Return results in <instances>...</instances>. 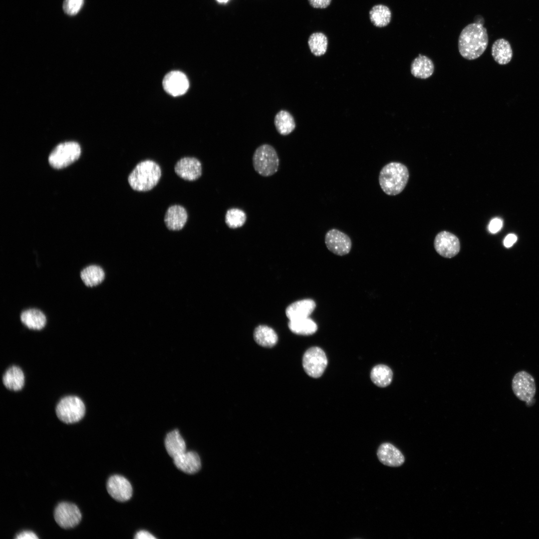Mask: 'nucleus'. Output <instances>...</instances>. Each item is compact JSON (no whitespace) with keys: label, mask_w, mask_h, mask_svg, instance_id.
<instances>
[{"label":"nucleus","mask_w":539,"mask_h":539,"mask_svg":"<svg viewBox=\"0 0 539 539\" xmlns=\"http://www.w3.org/2000/svg\"><path fill=\"white\" fill-rule=\"evenodd\" d=\"M488 35L483 23L474 22L466 26L458 39V49L461 56L468 60L479 57L485 51Z\"/></svg>","instance_id":"nucleus-1"},{"label":"nucleus","mask_w":539,"mask_h":539,"mask_svg":"<svg viewBox=\"0 0 539 539\" xmlns=\"http://www.w3.org/2000/svg\"><path fill=\"white\" fill-rule=\"evenodd\" d=\"M162 175L159 164L146 160L139 162L128 177V182L135 191L146 192L152 190L160 181Z\"/></svg>","instance_id":"nucleus-2"},{"label":"nucleus","mask_w":539,"mask_h":539,"mask_svg":"<svg viewBox=\"0 0 539 539\" xmlns=\"http://www.w3.org/2000/svg\"><path fill=\"white\" fill-rule=\"evenodd\" d=\"M409 177L408 170L405 165L393 162L387 164L381 169L379 175V183L386 194L395 196L404 190Z\"/></svg>","instance_id":"nucleus-3"},{"label":"nucleus","mask_w":539,"mask_h":539,"mask_svg":"<svg viewBox=\"0 0 539 539\" xmlns=\"http://www.w3.org/2000/svg\"><path fill=\"white\" fill-rule=\"evenodd\" d=\"M252 161L256 172L264 177L272 176L278 170V155L274 147L270 144L258 147L254 152Z\"/></svg>","instance_id":"nucleus-4"},{"label":"nucleus","mask_w":539,"mask_h":539,"mask_svg":"<svg viewBox=\"0 0 539 539\" xmlns=\"http://www.w3.org/2000/svg\"><path fill=\"white\" fill-rule=\"evenodd\" d=\"M85 406L83 401L76 396H67L60 400L55 412L58 418L66 424H72L81 420L85 413Z\"/></svg>","instance_id":"nucleus-5"},{"label":"nucleus","mask_w":539,"mask_h":539,"mask_svg":"<svg viewBox=\"0 0 539 539\" xmlns=\"http://www.w3.org/2000/svg\"><path fill=\"white\" fill-rule=\"evenodd\" d=\"M81 154L80 145L76 142L60 143L52 151L48 157L50 165L55 169L64 168L77 160Z\"/></svg>","instance_id":"nucleus-6"},{"label":"nucleus","mask_w":539,"mask_h":539,"mask_svg":"<svg viewBox=\"0 0 539 539\" xmlns=\"http://www.w3.org/2000/svg\"><path fill=\"white\" fill-rule=\"evenodd\" d=\"M512 387L515 396L521 401L526 402L527 405L534 404V397L536 392V386L534 377L528 372L521 371L514 376Z\"/></svg>","instance_id":"nucleus-7"},{"label":"nucleus","mask_w":539,"mask_h":539,"mask_svg":"<svg viewBox=\"0 0 539 539\" xmlns=\"http://www.w3.org/2000/svg\"><path fill=\"white\" fill-rule=\"evenodd\" d=\"M327 365L325 352L319 347L314 346L307 349L303 354L302 366L305 372L313 378L320 377Z\"/></svg>","instance_id":"nucleus-8"},{"label":"nucleus","mask_w":539,"mask_h":539,"mask_svg":"<svg viewBox=\"0 0 539 539\" xmlns=\"http://www.w3.org/2000/svg\"><path fill=\"white\" fill-rule=\"evenodd\" d=\"M54 518L61 528L67 529L77 526L81 521L82 516L76 505L61 502L57 505L54 510Z\"/></svg>","instance_id":"nucleus-9"},{"label":"nucleus","mask_w":539,"mask_h":539,"mask_svg":"<svg viewBox=\"0 0 539 539\" xmlns=\"http://www.w3.org/2000/svg\"><path fill=\"white\" fill-rule=\"evenodd\" d=\"M325 244L331 253L340 256L348 254L352 247L350 237L336 229H332L326 232Z\"/></svg>","instance_id":"nucleus-10"},{"label":"nucleus","mask_w":539,"mask_h":539,"mask_svg":"<svg viewBox=\"0 0 539 539\" xmlns=\"http://www.w3.org/2000/svg\"><path fill=\"white\" fill-rule=\"evenodd\" d=\"M174 170L181 178L189 181L198 179L202 174V164L195 157H185L181 158L176 163Z\"/></svg>","instance_id":"nucleus-11"},{"label":"nucleus","mask_w":539,"mask_h":539,"mask_svg":"<svg viewBox=\"0 0 539 539\" xmlns=\"http://www.w3.org/2000/svg\"><path fill=\"white\" fill-rule=\"evenodd\" d=\"M434 247L439 255L445 258H451L459 253L460 242L455 235L449 232L442 231L436 236Z\"/></svg>","instance_id":"nucleus-12"},{"label":"nucleus","mask_w":539,"mask_h":539,"mask_svg":"<svg viewBox=\"0 0 539 539\" xmlns=\"http://www.w3.org/2000/svg\"><path fill=\"white\" fill-rule=\"evenodd\" d=\"M164 90L173 96L184 94L189 87V80L186 75L180 71L173 70L164 76L163 82Z\"/></svg>","instance_id":"nucleus-13"},{"label":"nucleus","mask_w":539,"mask_h":539,"mask_svg":"<svg viewBox=\"0 0 539 539\" xmlns=\"http://www.w3.org/2000/svg\"><path fill=\"white\" fill-rule=\"evenodd\" d=\"M107 490L115 500L125 502L129 500L132 495V488L130 482L124 477L115 475L108 480Z\"/></svg>","instance_id":"nucleus-14"},{"label":"nucleus","mask_w":539,"mask_h":539,"mask_svg":"<svg viewBox=\"0 0 539 539\" xmlns=\"http://www.w3.org/2000/svg\"><path fill=\"white\" fill-rule=\"evenodd\" d=\"M377 456L382 464L389 467H399L405 461L401 452L390 443L381 444L378 448Z\"/></svg>","instance_id":"nucleus-15"},{"label":"nucleus","mask_w":539,"mask_h":539,"mask_svg":"<svg viewBox=\"0 0 539 539\" xmlns=\"http://www.w3.org/2000/svg\"><path fill=\"white\" fill-rule=\"evenodd\" d=\"M188 217L187 210L184 207L179 205H174L168 208L164 220L168 229L179 231L184 228Z\"/></svg>","instance_id":"nucleus-16"},{"label":"nucleus","mask_w":539,"mask_h":539,"mask_svg":"<svg viewBox=\"0 0 539 539\" xmlns=\"http://www.w3.org/2000/svg\"><path fill=\"white\" fill-rule=\"evenodd\" d=\"M175 466L181 471L190 474L198 472L201 463L198 454L193 451L185 452L173 458Z\"/></svg>","instance_id":"nucleus-17"},{"label":"nucleus","mask_w":539,"mask_h":539,"mask_svg":"<svg viewBox=\"0 0 539 539\" xmlns=\"http://www.w3.org/2000/svg\"><path fill=\"white\" fill-rule=\"evenodd\" d=\"M316 307L311 299H304L292 303L286 309L285 313L289 320L308 317Z\"/></svg>","instance_id":"nucleus-18"},{"label":"nucleus","mask_w":539,"mask_h":539,"mask_svg":"<svg viewBox=\"0 0 539 539\" xmlns=\"http://www.w3.org/2000/svg\"><path fill=\"white\" fill-rule=\"evenodd\" d=\"M21 323L29 329L39 330L46 323V317L40 310L29 308L23 311L20 315Z\"/></svg>","instance_id":"nucleus-19"},{"label":"nucleus","mask_w":539,"mask_h":539,"mask_svg":"<svg viewBox=\"0 0 539 539\" xmlns=\"http://www.w3.org/2000/svg\"><path fill=\"white\" fill-rule=\"evenodd\" d=\"M434 71V65L432 60L421 54L414 59L411 64V74L418 78H428L433 74Z\"/></svg>","instance_id":"nucleus-20"},{"label":"nucleus","mask_w":539,"mask_h":539,"mask_svg":"<svg viewBox=\"0 0 539 539\" xmlns=\"http://www.w3.org/2000/svg\"><path fill=\"white\" fill-rule=\"evenodd\" d=\"M4 386L14 391L21 390L24 385L25 377L21 369L15 365L8 368L4 372L2 378Z\"/></svg>","instance_id":"nucleus-21"},{"label":"nucleus","mask_w":539,"mask_h":539,"mask_svg":"<svg viewBox=\"0 0 539 539\" xmlns=\"http://www.w3.org/2000/svg\"><path fill=\"white\" fill-rule=\"evenodd\" d=\"M492 55L495 61L500 65L509 63L513 53L509 41L503 38L497 39L492 46Z\"/></svg>","instance_id":"nucleus-22"},{"label":"nucleus","mask_w":539,"mask_h":539,"mask_svg":"<svg viewBox=\"0 0 539 539\" xmlns=\"http://www.w3.org/2000/svg\"><path fill=\"white\" fill-rule=\"evenodd\" d=\"M165 446L167 453L173 458L186 452L185 442L178 430L167 434Z\"/></svg>","instance_id":"nucleus-23"},{"label":"nucleus","mask_w":539,"mask_h":539,"mask_svg":"<svg viewBox=\"0 0 539 539\" xmlns=\"http://www.w3.org/2000/svg\"><path fill=\"white\" fill-rule=\"evenodd\" d=\"M80 275L81 280L86 286L93 287L99 284L104 280L105 273L100 266L93 265L84 268L80 271Z\"/></svg>","instance_id":"nucleus-24"},{"label":"nucleus","mask_w":539,"mask_h":539,"mask_svg":"<svg viewBox=\"0 0 539 539\" xmlns=\"http://www.w3.org/2000/svg\"><path fill=\"white\" fill-rule=\"evenodd\" d=\"M369 15L370 20L374 25L383 27L390 22L392 14L387 6L378 4L372 7L369 12Z\"/></svg>","instance_id":"nucleus-25"},{"label":"nucleus","mask_w":539,"mask_h":539,"mask_svg":"<svg viewBox=\"0 0 539 539\" xmlns=\"http://www.w3.org/2000/svg\"><path fill=\"white\" fill-rule=\"evenodd\" d=\"M255 341L260 345L271 347L277 342L278 337L274 330L266 325H259L254 332Z\"/></svg>","instance_id":"nucleus-26"},{"label":"nucleus","mask_w":539,"mask_h":539,"mask_svg":"<svg viewBox=\"0 0 539 539\" xmlns=\"http://www.w3.org/2000/svg\"><path fill=\"white\" fill-rule=\"evenodd\" d=\"M288 326L293 333L302 335L313 334L317 330L316 323L309 317L289 320Z\"/></svg>","instance_id":"nucleus-27"},{"label":"nucleus","mask_w":539,"mask_h":539,"mask_svg":"<svg viewBox=\"0 0 539 539\" xmlns=\"http://www.w3.org/2000/svg\"><path fill=\"white\" fill-rule=\"evenodd\" d=\"M274 123L277 132L282 135L290 134L295 127L292 116L288 111L283 110L275 115Z\"/></svg>","instance_id":"nucleus-28"},{"label":"nucleus","mask_w":539,"mask_h":539,"mask_svg":"<svg viewBox=\"0 0 539 539\" xmlns=\"http://www.w3.org/2000/svg\"><path fill=\"white\" fill-rule=\"evenodd\" d=\"M393 373L387 366L379 364L371 370L370 377L372 381L377 386L385 387L389 385L392 379Z\"/></svg>","instance_id":"nucleus-29"},{"label":"nucleus","mask_w":539,"mask_h":539,"mask_svg":"<svg viewBox=\"0 0 539 539\" xmlns=\"http://www.w3.org/2000/svg\"><path fill=\"white\" fill-rule=\"evenodd\" d=\"M308 44L311 52L315 56L323 55L328 45L327 37L321 32L312 33L308 39Z\"/></svg>","instance_id":"nucleus-30"},{"label":"nucleus","mask_w":539,"mask_h":539,"mask_svg":"<svg viewBox=\"0 0 539 539\" xmlns=\"http://www.w3.org/2000/svg\"><path fill=\"white\" fill-rule=\"evenodd\" d=\"M247 218V215L243 210L239 208H233L227 211L225 221L229 228L237 229L244 225Z\"/></svg>","instance_id":"nucleus-31"},{"label":"nucleus","mask_w":539,"mask_h":539,"mask_svg":"<svg viewBox=\"0 0 539 539\" xmlns=\"http://www.w3.org/2000/svg\"><path fill=\"white\" fill-rule=\"evenodd\" d=\"M84 0H64L63 9L68 15L76 14L82 7Z\"/></svg>","instance_id":"nucleus-32"},{"label":"nucleus","mask_w":539,"mask_h":539,"mask_svg":"<svg viewBox=\"0 0 539 539\" xmlns=\"http://www.w3.org/2000/svg\"><path fill=\"white\" fill-rule=\"evenodd\" d=\"M503 226V221L502 220L499 218H495L493 219L490 223L489 225V230L490 232L493 234H495L499 232Z\"/></svg>","instance_id":"nucleus-33"},{"label":"nucleus","mask_w":539,"mask_h":539,"mask_svg":"<svg viewBox=\"0 0 539 539\" xmlns=\"http://www.w3.org/2000/svg\"><path fill=\"white\" fill-rule=\"evenodd\" d=\"M310 5L313 8H325L331 3V0H308Z\"/></svg>","instance_id":"nucleus-34"},{"label":"nucleus","mask_w":539,"mask_h":539,"mask_svg":"<svg viewBox=\"0 0 539 539\" xmlns=\"http://www.w3.org/2000/svg\"><path fill=\"white\" fill-rule=\"evenodd\" d=\"M16 539H37L36 535L30 531H24L19 533L15 537Z\"/></svg>","instance_id":"nucleus-35"},{"label":"nucleus","mask_w":539,"mask_h":539,"mask_svg":"<svg viewBox=\"0 0 539 539\" xmlns=\"http://www.w3.org/2000/svg\"><path fill=\"white\" fill-rule=\"evenodd\" d=\"M136 539H155L156 538L152 534L146 531H140L138 532L134 537Z\"/></svg>","instance_id":"nucleus-36"},{"label":"nucleus","mask_w":539,"mask_h":539,"mask_svg":"<svg viewBox=\"0 0 539 539\" xmlns=\"http://www.w3.org/2000/svg\"><path fill=\"white\" fill-rule=\"evenodd\" d=\"M517 236L514 234H509L506 236L504 241V245L507 248L511 247L516 242Z\"/></svg>","instance_id":"nucleus-37"},{"label":"nucleus","mask_w":539,"mask_h":539,"mask_svg":"<svg viewBox=\"0 0 539 539\" xmlns=\"http://www.w3.org/2000/svg\"><path fill=\"white\" fill-rule=\"evenodd\" d=\"M218 0V1H219V2H226V1H227L228 0Z\"/></svg>","instance_id":"nucleus-38"}]
</instances>
